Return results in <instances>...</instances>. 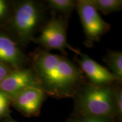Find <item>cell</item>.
<instances>
[{"instance_id":"6da1fadb","label":"cell","mask_w":122,"mask_h":122,"mask_svg":"<svg viewBox=\"0 0 122 122\" xmlns=\"http://www.w3.org/2000/svg\"><path fill=\"white\" fill-rule=\"evenodd\" d=\"M29 58L40 88L51 97H73L88 81L77 63L65 56L52 54L39 48Z\"/></svg>"},{"instance_id":"7a4b0ae2","label":"cell","mask_w":122,"mask_h":122,"mask_svg":"<svg viewBox=\"0 0 122 122\" xmlns=\"http://www.w3.org/2000/svg\"><path fill=\"white\" fill-rule=\"evenodd\" d=\"M14 7L9 24L16 44L25 46L48 21L49 9L44 1L37 0L20 1Z\"/></svg>"},{"instance_id":"3957f363","label":"cell","mask_w":122,"mask_h":122,"mask_svg":"<svg viewBox=\"0 0 122 122\" xmlns=\"http://www.w3.org/2000/svg\"><path fill=\"white\" fill-rule=\"evenodd\" d=\"M115 83L97 85L85 82L73 96L79 113L84 117L111 118L116 112Z\"/></svg>"},{"instance_id":"277c9868","label":"cell","mask_w":122,"mask_h":122,"mask_svg":"<svg viewBox=\"0 0 122 122\" xmlns=\"http://www.w3.org/2000/svg\"><path fill=\"white\" fill-rule=\"evenodd\" d=\"M68 18L51 11L50 16L41 29L40 34L32 40L35 44L48 51L57 50L67 55L66 50H71L76 55L81 51L70 45L67 41V31L68 25Z\"/></svg>"},{"instance_id":"5b68a950","label":"cell","mask_w":122,"mask_h":122,"mask_svg":"<svg viewBox=\"0 0 122 122\" xmlns=\"http://www.w3.org/2000/svg\"><path fill=\"white\" fill-rule=\"evenodd\" d=\"M76 10L84 32V44L87 48H91L110 31L111 25L101 17L89 0H76Z\"/></svg>"},{"instance_id":"8992f818","label":"cell","mask_w":122,"mask_h":122,"mask_svg":"<svg viewBox=\"0 0 122 122\" xmlns=\"http://www.w3.org/2000/svg\"><path fill=\"white\" fill-rule=\"evenodd\" d=\"M30 87H39L36 75L31 67L12 70L0 83V91L13 98L16 94Z\"/></svg>"},{"instance_id":"52a82bcc","label":"cell","mask_w":122,"mask_h":122,"mask_svg":"<svg viewBox=\"0 0 122 122\" xmlns=\"http://www.w3.org/2000/svg\"><path fill=\"white\" fill-rule=\"evenodd\" d=\"M77 56L79 57L76 56V63L90 83L97 85H107L119 81L109 70L100 65L87 54L81 53Z\"/></svg>"},{"instance_id":"ba28073f","label":"cell","mask_w":122,"mask_h":122,"mask_svg":"<svg viewBox=\"0 0 122 122\" xmlns=\"http://www.w3.org/2000/svg\"><path fill=\"white\" fill-rule=\"evenodd\" d=\"M0 63L11 70L26 67L30 65V58L10 36L2 32H0Z\"/></svg>"},{"instance_id":"9c48e42d","label":"cell","mask_w":122,"mask_h":122,"mask_svg":"<svg viewBox=\"0 0 122 122\" xmlns=\"http://www.w3.org/2000/svg\"><path fill=\"white\" fill-rule=\"evenodd\" d=\"M45 93L39 87L25 89L11 98L15 107L26 115L37 114L45 97Z\"/></svg>"},{"instance_id":"30bf717a","label":"cell","mask_w":122,"mask_h":122,"mask_svg":"<svg viewBox=\"0 0 122 122\" xmlns=\"http://www.w3.org/2000/svg\"><path fill=\"white\" fill-rule=\"evenodd\" d=\"M50 11L70 19L76 9V0H46L44 1Z\"/></svg>"},{"instance_id":"8fae6325","label":"cell","mask_w":122,"mask_h":122,"mask_svg":"<svg viewBox=\"0 0 122 122\" xmlns=\"http://www.w3.org/2000/svg\"><path fill=\"white\" fill-rule=\"evenodd\" d=\"M104 61L108 65L110 72L118 79L120 83L122 81V53L117 50H109L105 56Z\"/></svg>"},{"instance_id":"7c38bea8","label":"cell","mask_w":122,"mask_h":122,"mask_svg":"<svg viewBox=\"0 0 122 122\" xmlns=\"http://www.w3.org/2000/svg\"><path fill=\"white\" fill-rule=\"evenodd\" d=\"M97 11L101 12L103 14L119 11L122 9V0H89Z\"/></svg>"},{"instance_id":"4fadbf2b","label":"cell","mask_w":122,"mask_h":122,"mask_svg":"<svg viewBox=\"0 0 122 122\" xmlns=\"http://www.w3.org/2000/svg\"><path fill=\"white\" fill-rule=\"evenodd\" d=\"M10 5L9 2L4 0H0V23H2L6 20L9 21L11 16H9Z\"/></svg>"},{"instance_id":"5bb4252c","label":"cell","mask_w":122,"mask_h":122,"mask_svg":"<svg viewBox=\"0 0 122 122\" xmlns=\"http://www.w3.org/2000/svg\"><path fill=\"white\" fill-rule=\"evenodd\" d=\"M11 98L3 92L0 91V118L7 112Z\"/></svg>"},{"instance_id":"9a60e30c","label":"cell","mask_w":122,"mask_h":122,"mask_svg":"<svg viewBox=\"0 0 122 122\" xmlns=\"http://www.w3.org/2000/svg\"><path fill=\"white\" fill-rule=\"evenodd\" d=\"M11 69L4 64L0 63V83L9 74Z\"/></svg>"},{"instance_id":"2e32d148","label":"cell","mask_w":122,"mask_h":122,"mask_svg":"<svg viewBox=\"0 0 122 122\" xmlns=\"http://www.w3.org/2000/svg\"><path fill=\"white\" fill-rule=\"evenodd\" d=\"M107 118L95 117H85L83 122H108Z\"/></svg>"}]
</instances>
